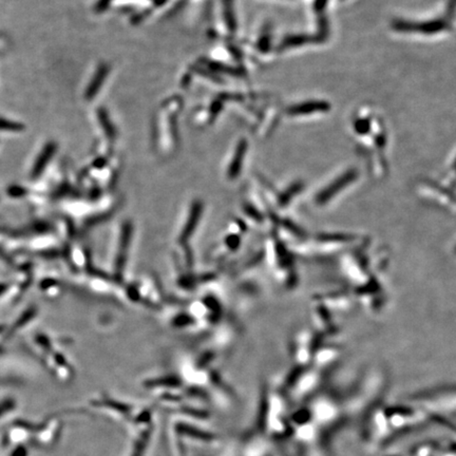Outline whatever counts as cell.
<instances>
[{"label": "cell", "instance_id": "obj_1", "mask_svg": "<svg viewBox=\"0 0 456 456\" xmlns=\"http://www.w3.org/2000/svg\"><path fill=\"white\" fill-rule=\"evenodd\" d=\"M92 405L125 430L129 441L126 456H147L155 430L153 409L108 396H100Z\"/></svg>", "mask_w": 456, "mask_h": 456}, {"label": "cell", "instance_id": "obj_2", "mask_svg": "<svg viewBox=\"0 0 456 456\" xmlns=\"http://www.w3.org/2000/svg\"><path fill=\"white\" fill-rule=\"evenodd\" d=\"M201 215H202V203L193 202V204L189 210L187 221H185V224L183 225L182 230L179 233L180 245H185L189 241V239L193 234V231H196L197 229V226L199 224Z\"/></svg>", "mask_w": 456, "mask_h": 456}, {"label": "cell", "instance_id": "obj_3", "mask_svg": "<svg viewBox=\"0 0 456 456\" xmlns=\"http://www.w3.org/2000/svg\"><path fill=\"white\" fill-rule=\"evenodd\" d=\"M55 151H56V145L53 142L48 143L47 145L44 147V149L41 150L40 154L38 155L36 159L35 165L33 166V169H32L31 175L33 179H36L37 176H39L42 172H44L46 166L49 164L50 159L53 157Z\"/></svg>", "mask_w": 456, "mask_h": 456}, {"label": "cell", "instance_id": "obj_4", "mask_svg": "<svg viewBox=\"0 0 456 456\" xmlns=\"http://www.w3.org/2000/svg\"><path fill=\"white\" fill-rule=\"evenodd\" d=\"M105 75H106V69L104 67H101V69H99L95 75V77L93 78V80L91 81L90 83V86L88 87L87 91H86V97L88 99L92 98L93 96H94L96 94V92L100 86V83L103 82L104 78H105Z\"/></svg>", "mask_w": 456, "mask_h": 456}, {"label": "cell", "instance_id": "obj_5", "mask_svg": "<svg viewBox=\"0 0 456 456\" xmlns=\"http://www.w3.org/2000/svg\"><path fill=\"white\" fill-rule=\"evenodd\" d=\"M0 130L2 131H12V132H19L24 130V126L20 123L7 121L4 118L0 117Z\"/></svg>", "mask_w": 456, "mask_h": 456}]
</instances>
